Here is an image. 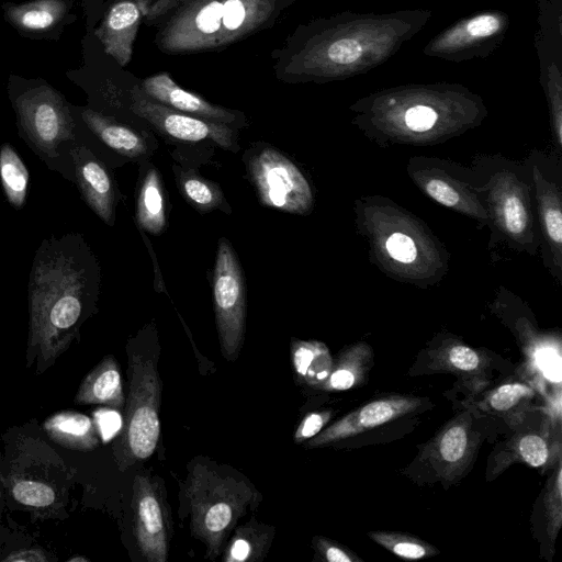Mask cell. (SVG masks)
I'll use <instances>...</instances> for the list:
<instances>
[{
    "mask_svg": "<svg viewBox=\"0 0 562 562\" xmlns=\"http://www.w3.org/2000/svg\"><path fill=\"white\" fill-rule=\"evenodd\" d=\"M431 15L427 9L342 12L322 24L311 40L308 72L331 80L366 74L392 58Z\"/></svg>",
    "mask_w": 562,
    "mask_h": 562,
    "instance_id": "obj_1",
    "label": "cell"
},
{
    "mask_svg": "<svg viewBox=\"0 0 562 562\" xmlns=\"http://www.w3.org/2000/svg\"><path fill=\"white\" fill-rule=\"evenodd\" d=\"M351 109L356 121L375 130L408 136H430L480 122L485 106L480 95L460 83H409L375 91Z\"/></svg>",
    "mask_w": 562,
    "mask_h": 562,
    "instance_id": "obj_2",
    "label": "cell"
},
{
    "mask_svg": "<svg viewBox=\"0 0 562 562\" xmlns=\"http://www.w3.org/2000/svg\"><path fill=\"white\" fill-rule=\"evenodd\" d=\"M88 285L86 269L61 245L40 251L30 282V345L44 362L69 345L81 317Z\"/></svg>",
    "mask_w": 562,
    "mask_h": 562,
    "instance_id": "obj_3",
    "label": "cell"
},
{
    "mask_svg": "<svg viewBox=\"0 0 562 562\" xmlns=\"http://www.w3.org/2000/svg\"><path fill=\"white\" fill-rule=\"evenodd\" d=\"M191 530L216 557L225 538L255 499V491L241 480L207 465H195L189 476Z\"/></svg>",
    "mask_w": 562,
    "mask_h": 562,
    "instance_id": "obj_4",
    "label": "cell"
},
{
    "mask_svg": "<svg viewBox=\"0 0 562 562\" xmlns=\"http://www.w3.org/2000/svg\"><path fill=\"white\" fill-rule=\"evenodd\" d=\"M130 392L123 420L121 447L131 461L149 458L160 435L161 383L153 360L130 357Z\"/></svg>",
    "mask_w": 562,
    "mask_h": 562,
    "instance_id": "obj_5",
    "label": "cell"
},
{
    "mask_svg": "<svg viewBox=\"0 0 562 562\" xmlns=\"http://www.w3.org/2000/svg\"><path fill=\"white\" fill-rule=\"evenodd\" d=\"M510 16L488 9L464 16L436 34L423 48L424 55L452 63L492 55L502 46Z\"/></svg>",
    "mask_w": 562,
    "mask_h": 562,
    "instance_id": "obj_6",
    "label": "cell"
},
{
    "mask_svg": "<svg viewBox=\"0 0 562 562\" xmlns=\"http://www.w3.org/2000/svg\"><path fill=\"white\" fill-rule=\"evenodd\" d=\"M213 296L222 352L226 359L235 360L244 341L246 290L241 267L226 238L218 243Z\"/></svg>",
    "mask_w": 562,
    "mask_h": 562,
    "instance_id": "obj_7",
    "label": "cell"
},
{
    "mask_svg": "<svg viewBox=\"0 0 562 562\" xmlns=\"http://www.w3.org/2000/svg\"><path fill=\"white\" fill-rule=\"evenodd\" d=\"M19 124L42 153L56 156L59 145L74 138V120L65 98L45 82L15 97Z\"/></svg>",
    "mask_w": 562,
    "mask_h": 562,
    "instance_id": "obj_8",
    "label": "cell"
},
{
    "mask_svg": "<svg viewBox=\"0 0 562 562\" xmlns=\"http://www.w3.org/2000/svg\"><path fill=\"white\" fill-rule=\"evenodd\" d=\"M249 173L260 202L283 212L305 214L313 204L311 187L284 155L267 147L249 160Z\"/></svg>",
    "mask_w": 562,
    "mask_h": 562,
    "instance_id": "obj_9",
    "label": "cell"
},
{
    "mask_svg": "<svg viewBox=\"0 0 562 562\" xmlns=\"http://www.w3.org/2000/svg\"><path fill=\"white\" fill-rule=\"evenodd\" d=\"M535 48L558 144L562 136V0H537Z\"/></svg>",
    "mask_w": 562,
    "mask_h": 562,
    "instance_id": "obj_10",
    "label": "cell"
},
{
    "mask_svg": "<svg viewBox=\"0 0 562 562\" xmlns=\"http://www.w3.org/2000/svg\"><path fill=\"white\" fill-rule=\"evenodd\" d=\"M135 537L149 562H165L169 553L170 520L155 483L146 475L134 481Z\"/></svg>",
    "mask_w": 562,
    "mask_h": 562,
    "instance_id": "obj_11",
    "label": "cell"
},
{
    "mask_svg": "<svg viewBox=\"0 0 562 562\" xmlns=\"http://www.w3.org/2000/svg\"><path fill=\"white\" fill-rule=\"evenodd\" d=\"M132 110L167 135L188 142L212 139L225 149L235 150V133L224 123L196 117L153 102L138 90L133 91Z\"/></svg>",
    "mask_w": 562,
    "mask_h": 562,
    "instance_id": "obj_12",
    "label": "cell"
},
{
    "mask_svg": "<svg viewBox=\"0 0 562 562\" xmlns=\"http://www.w3.org/2000/svg\"><path fill=\"white\" fill-rule=\"evenodd\" d=\"M416 401L409 398H387L367 404L310 440L308 447H318L360 434L385 424L414 409Z\"/></svg>",
    "mask_w": 562,
    "mask_h": 562,
    "instance_id": "obj_13",
    "label": "cell"
},
{
    "mask_svg": "<svg viewBox=\"0 0 562 562\" xmlns=\"http://www.w3.org/2000/svg\"><path fill=\"white\" fill-rule=\"evenodd\" d=\"M70 0H32L25 3L2 4L5 21L25 36L52 35L69 21Z\"/></svg>",
    "mask_w": 562,
    "mask_h": 562,
    "instance_id": "obj_14",
    "label": "cell"
},
{
    "mask_svg": "<svg viewBox=\"0 0 562 562\" xmlns=\"http://www.w3.org/2000/svg\"><path fill=\"white\" fill-rule=\"evenodd\" d=\"M76 177L80 190L94 213L106 224L114 220V189L104 166L85 147L74 151Z\"/></svg>",
    "mask_w": 562,
    "mask_h": 562,
    "instance_id": "obj_15",
    "label": "cell"
},
{
    "mask_svg": "<svg viewBox=\"0 0 562 562\" xmlns=\"http://www.w3.org/2000/svg\"><path fill=\"white\" fill-rule=\"evenodd\" d=\"M143 89L148 97L173 110L217 123H229L234 120L231 112L186 91L167 74L162 72L145 79Z\"/></svg>",
    "mask_w": 562,
    "mask_h": 562,
    "instance_id": "obj_16",
    "label": "cell"
},
{
    "mask_svg": "<svg viewBox=\"0 0 562 562\" xmlns=\"http://www.w3.org/2000/svg\"><path fill=\"white\" fill-rule=\"evenodd\" d=\"M75 401L79 404H103L116 409L124 405L120 368L113 357L104 358L85 378Z\"/></svg>",
    "mask_w": 562,
    "mask_h": 562,
    "instance_id": "obj_17",
    "label": "cell"
},
{
    "mask_svg": "<svg viewBox=\"0 0 562 562\" xmlns=\"http://www.w3.org/2000/svg\"><path fill=\"white\" fill-rule=\"evenodd\" d=\"M43 427L52 440L70 449L88 451L99 443L94 423L81 413L59 412L48 417Z\"/></svg>",
    "mask_w": 562,
    "mask_h": 562,
    "instance_id": "obj_18",
    "label": "cell"
},
{
    "mask_svg": "<svg viewBox=\"0 0 562 562\" xmlns=\"http://www.w3.org/2000/svg\"><path fill=\"white\" fill-rule=\"evenodd\" d=\"M139 19L136 3L127 0L119 1L108 12L100 30V38L105 49L123 64L130 55L132 29Z\"/></svg>",
    "mask_w": 562,
    "mask_h": 562,
    "instance_id": "obj_19",
    "label": "cell"
},
{
    "mask_svg": "<svg viewBox=\"0 0 562 562\" xmlns=\"http://www.w3.org/2000/svg\"><path fill=\"white\" fill-rule=\"evenodd\" d=\"M82 120L105 145L119 154L136 158L146 153L145 142L133 130L92 110H85Z\"/></svg>",
    "mask_w": 562,
    "mask_h": 562,
    "instance_id": "obj_20",
    "label": "cell"
},
{
    "mask_svg": "<svg viewBox=\"0 0 562 562\" xmlns=\"http://www.w3.org/2000/svg\"><path fill=\"white\" fill-rule=\"evenodd\" d=\"M291 358L296 375L312 386L322 385L333 370L329 351L319 341L293 339Z\"/></svg>",
    "mask_w": 562,
    "mask_h": 562,
    "instance_id": "obj_21",
    "label": "cell"
},
{
    "mask_svg": "<svg viewBox=\"0 0 562 562\" xmlns=\"http://www.w3.org/2000/svg\"><path fill=\"white\" fill-rule=\"evenodd\" d=\"M138 225L151 235L160 234L166 225L164 191L159 173L150 168L146 173L137 199Z\"/></svg>",
    "mask_w": 562,
    "mask_h": 562,
    "instance_id": "obj_22",
    "label": "cell"
},
{
    "mask_svg": "<svg viewBox=\"0 0 562 562\" xmlns=\"http://www.w3.org/2000/svg\"><path fill=\"white\" fill-rule=\"evenodd\" d=\"M272 533L268 526L254 520L239 527L231 539L223 558L226 562L258 561L266 554Z\"/></svg>",
    "mask_w": 562,
    "mask_h": 562,
    "instance_id": "obj_23",
    "label": "cell"
},
{
    "mask_svg": "<svg viewBox=\"0 0 562 562\" xmlns=\"http://www.w3.org/2000/svg\"><path fill=\"white\" fill-rule=\"evenodd\" d=\"M0 178L9 202L21 207L26 196L29 172L9 144L3 145L0 150Z\"/></svg>",
    "mask_w": 562,
    "mask_h": 562,
    "instance_id": "obj_24",
    "label": "cell"
},
{
    "mask_svg": "<svg viewBox=\"0 0 562 562\" xmlns=\"http://www.w3.org/2000/svg\"><path fill=\"white\" fill-rule=\"evenodd\" d=\"M539 209L547 239L560 260L562 243V213L558 194L546 186H538Z\"/></svg>",
    "mask_w": 562,
    "mask_h": 562,
    "instance_id": "obj_25",
    "label": "cell"
},
{
    "mask_svg": "<svg viewBox=\"0 0 562 562\" xmlns=\"http://www.w3.org/2000/svg\"><path fill=\"white\" fill-rule=\"evenodd\" d=\"M496 213L505 231L513 236H521L528 227V214L520 196L512 190L497 193Z\"/></svg>",
    "mask_w": 562,
    "mask_h": 562,
    "instance_id": "obj_26",
    "label": "cell"
},
{
    "mask_svg": "<svg viewBox=\"0 0 562 562\" xmlns=\"http://www.w3.org/2000/svg\"><path fill=\"white\" fill-rule=\"evenodd\" d=\"M181 191L192 205L204 211L218 207L223 203L220 188L195 176H188L182 180Z\"/></svg>",
    "mask_w": 562,
    "mask_h": 562,
    "instance_id": "obj_27",
    "label": "cell"
},
{
    "mask_svg": "<svg viewBox=\"0 0 562 562\" xmlns=\"http://www.w3.org/2000/svg\"><path fill=\"white\" fill-rule=\"evenodd\" d=\"M12 495L16 502L34 508L48 507L56 498L50 485L29 479L15 480L12 484Z\"/></svg>",
    "mask_w": 562,
    "mask_h": 562,
    "instance_id": "obj_28",
    "label": "cell"
},
{
    "mask_svg": "<svg viewBox=\"0 0 562 562\" xmlns=\"http://www.w3.org/2000/svg\"><path fill=\"white\" fill-rule=\"evenodd\" d=\"M383 247L387 256L402 266L413 265L419 257L416 239L403 232L394 231L384 240Z\"/></svg>",
    "mask_w": 562,
    "mask_h": 562,
    "instance_id": "obj_29",
    "label": "cell"
},
{
    "mask_svg": "<svg viewBox=\"0 0 562 562\" xmlns=\"http://www.w3.org/2000/svg\"><path fill=\"white\" fill-rule=\"evenodd\" d=\"M423 188L429 196L445 206L457 209L465 204L462 193L442 178L429 177L423 181Z\"/></svg>",
    "mask_w": 562,
    "mask_h": 562,
    "instance_id": "obj_30",
    "label": "cell"
},
{
    "mask_svg": "<svg viewBox=\"0 0 562 562\" xmlns=\"http://www.w3.org/2000/svg\"><path fill=\"white\" fill-rule=\"evenodd\" d=\"M467 448L465 430L456 426L448 429L440 441V453L448 462H456L462 458Z\"/></svg>",
    "mask_w": 562,
    "mask_h": 562,
    "instance_id": "obj_31",
    "label": "cell"
},
{
    "mask_svg": "<svg viewBox=\"0 0 562 562\" xmlns=\"http://www.w3.org/2000/svg\"><path fill=\"white\" fill-rule=\"evenodd\" d=\"M532 391L526 385L513 383L498 387L491 396L490 404L497 411H506L526 396H531Z\"/></svg>",
    "mask_w": 562,
    "mask_h": 562,
    "instance_id": "obj_32",
    "label": "cell"
},
{
    "mask_svg": "<svg viewBox=\"0 0 562 562\" xmlns=\"http://www.w3.org/2000/svg\"><path fill=\"white\" fill-rule=\"evenodd\" d=\"M522 459L531 467H540L548 459V448L543 439L535 435L525 436L519 442Z\"/></svg>",
    "mask_w": 562,
    "mask_h": 562,
    "instance_id": "obj_33",
    "label": "cell"
},
{
    "mask_svg": "<svg viewBox=\"0 0 562 562\" xmlns=\"http://www.w3.org/2000/svg\"><path fill=\"white\" fill-rule=\"evenodd\" d=\"M223 3L220 1H211L204 5L195 16L198 30L204 34L217 31L223 18Z\"/></svg>",
    "mask_w": 562,
    "mask_h": 562,
    "instance_id": "obj_34",
    "label": "cell"
},
{
    "mask_svg": "<svg viewBox=\"0 0 562 562\" xmlns=\"http://www.w3.org/2000/svg\"><path fill=\"white\" fill-rule=\"evenodd\" d=\"M329 416L330 414L328 412L312 413L307 415L299 425L294 434L295 441L301 442L316 436L327 423Z\"/></svg>",
    "mask_w": 562,
    "mask_h": 562,
    "instance_id": "obj_35",
    "label": "cell"
},
{
    "mask_svg": "<svg viewBox=\"0 0 562 562\" xmlns=\"http://www.w3.org/2000/svg\"><path fill=\"white\" fill-rule=\"evenodd\" d=\"M536 359L538 367L547 379L553 382L561 381V361L554 350L549 348L539 350Z\"/></svg>",
    "mask_w": 562,
    "mask_h": 562,
    "instance_id": "obj_36",
    "label": "cell"
},
{
    "mask_svg": "<svg viewBox=\"0 0 562 562\" xmlns=\"http://www.w3.org/2000/svg\"><path fill=\"white\" fill-rule=\"evenodd\" d=\"M123 420L116 411L102 409L97 415V426L104 440L112 438L120 431Z\"/></svg>",
    "mask_w": 562,
    "mask_h": 562,
    "instance_id": "obj_37",
    "label": "cell"
},
{
    "mask_svg": "<svg viewBox=\"0 0 562 562\" xmlns=\"http://www.w3.org/2000/svg\"><path fill=\"white\" fill-rule=\"evenodd\" d=\"M223 24L228 30L238 29L246 16V10L240 0H226L223 3Z\"/></svg>",
    "mask_w": 562,
    "mask_h": 562,
    "instance_id": "obj_38",
    "label": "cell"
},
{
    "mask_svg": "<svg viewBox=\"0 0 562 562\" xmlns=\"http://www.w3.org/2000/svg\"><path fill=\"white\" fill-rule=\"evenodd\" d=\"M450 362L460 370L470 371L477 367L476 352L465 346H456L449 352Z\"/></svg>",
    "mask_w": 562,
    "mask_h": 562,
    "instance_id": "obj_39",
    "label": "cell"
},
{
    "mask_svg": "<svg viewBox=\"0 0 562 562\" xmlns=\"http://www.w3.org/2000/svg\"><path fill=\"white\" fill-rule=\"evenodd\" d=\"M355 383V374L347 367H338L331 370L327 380L322 384L324 389L330 390H347Z\"/></svg>",
    "mask_w": 562,
    "mask_h": 562,
    "instance_id": "obj_40",
    "label": "cell"
},
{
    "mask_svg": "<svg viewBox=\"0 0 562 562\" xmlns=\"http://www.w3.org/2000/svg\"><path fill=\"white\" fill-rule=\"evenodd\" d=\"M387 546L396 555L405 559H420L427 554L426 549L422 544L413 541L401 540Z\"/></svg>",
    "mask_w": 562,
    "mask_h": 562,
    "instance_id": "obj_41",
    "label": "cell"
},
{
    "mask_svg": "<svg viewBox=\"0 0 562 562\" xmlns=\"http://www.w3.org/2000/svg\"><path fill=\"white\" fill-rule=\"evenodd\" d=\"M4 561L10 562H43L46 561L45 554L35 549H29V550H20L16 552H12L10 555H8Z\"/></svg>",
    "mask_w": 562,
    "mask_h": 562,
    "instance_id": "obj_42",
    "label": "cell"
},
{
    "mask_svg": "<svg viewBox=\"0 0 562 562\" xmlns=\"http://www.w3.org/2000/svg\"><path fill=\"white\" fill-rule=\"evenodd\" d=\"M319 547L327 561L329 562H350L352 559L341 549L328 543L319 542Z\"/></svg>",
    "mask_w": 562,
    "mask_h": 562,
    "instance_id": "obj_43",
    "label": "cell"
},
{
    "mask_svg": "<svg viewBox=\"0 0 562 562\" xmlns=\"http://www.w3.org/2000/svg\"><path fill=\"white\" fill-rule=\"evenodd\" d=\"M69 561H71V562L72 561H87V559H85V558H72Z\"/></svg>",
    "mask_w": 562,
    "mask_h": 562,
    "instance_id": "obj_44",
    "label": "cell"
}]
</instances>
